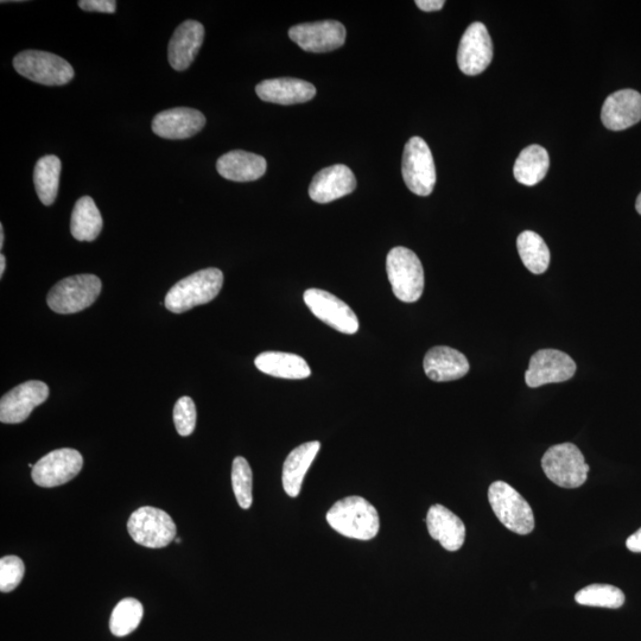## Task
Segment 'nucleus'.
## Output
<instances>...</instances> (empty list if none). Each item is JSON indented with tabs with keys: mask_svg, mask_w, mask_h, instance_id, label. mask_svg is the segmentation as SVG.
<instances>
[{
	"mask_svg": "<svg viewBox=\"0 0 641 641\" xmlns=\"http://www.w3.org/2000/svg\"><path fill=\"white\" fill-rule=\"evenodd\" d=\"M326 518L330 528L342 536L358 541H371L380 529L376 507L358 495L336 501Z\"/></svg>",
	"mask_w": 641,
	"mask_h": 641,
	"instance_id": "nucleus-1",
	"label": "nucleus"
},
{
	"mask_svg": "<svg viewBox=\"0 0 641 641\" xmlns=\"http://www.w3.org/2000/svg\"><path fill=\"white\" fill-rule=\"evenodd\" d=\"M224 285V274L209 268L195 272L176 283L165 296V307L171 313L182 314L194 307L207 304L217 297Z\"/></svg>",
	"mask_w": 641,
	"mask_h": 641,
	"instance_id": "nucleus-2",
	"label": "nucleus"
},
{
	"mask_svg": "<svg viewBox=\"0 0 641 641\" xmlns=\"http://www.w3.org/2000/svg\"><path fill=\"white\" fill-rule=\"evenodd\" d=\"M387 277L399 301L414 303L424 291V270L420 258L406 247L392 249L386 259Z\"/></svg>",
	"mask_w": 641,
	"mask_h": 641,
	"instance_id": "nucleus-3",
	"label": "nucleus"
},
{
	"mask_svg": "<svg viewBox=\"0 0 641 641\" xmlns=\"http://www.w3.org/2000/svg\"><path fill=\"white\" fill-rule=\"evenodd\" d=\"M488 500L500 523L518 535L535 529V517L528 501L504 481H495L488 490Z\"/></svg>",
	"mask_w": 641,
	"mask_h": 641,
	"instance_id": "nucleus-4",
	"label": "nucleus"
},
{
	"mask_svg": "<svg viewBox=\"0 0 641 641\" xmlns=\"http://www.w3.org/2000/svg\"><path fill=\"white\" fill-rule=\"evenodd\" d=\"M100 278L95 275H76L62 279L49 291L47 303L57 314L82 312L97 301L101 293Z\"/></svg>",
	"mask_w": 641,
	"mask_h": 641,
	"instance_id": "nucleus-5",
	"label": "nucleus"
},
{
	"mask_svg": "<svg viewBox=\"0 0 641 641\" xmlns=\"http://www.w3.org/2000/svg\"><path fill=\"white\" fill-rule=\"evenodd\" d=\"M542 467L548 479L563 488L581 487L588 479L585 456L573 443L551 447L543 456Z\"/></svg>",
	"mask_w": 641,
	"mask_h": 641,
	"instance_id": "nucleus-6",
	"label": "nucleus"
},
{
	"mask_svg": "<svg viewBox=\"0 0 641 641\" xmlns=\"http://www.w3.org/2000/svg\"><path fill=\"white\" fill-rule=\"evenodd\" d=\"M14 67L18 74L44 86H63L74 79L71 63L52 53L24 50L15 56Z\"/></svg>",
	"mask_w": 641,
	"mask_h": 641,
	"instance_id": "nucleus-7",
	"label": "nucleus"
},
{
	"mask_svg": "<svg viewBox=\"0 0 641 641\" xmlns=\"http://www.w3.org/2000/svg\"><path fill=\"white\" fill-rule=\"evenodd\" d=\"M133 541L149 549H162L174 541L176 524L167 512L144 506L133 512L128 522Z\"/></svg>",
	"mask_w": 641,
	"mask_h": 641,
	"instance_id": "nucleus-8",
	"label": "nucleus"
},
{
	"mask_svg": "<svg viewBox=\"0 0 641 641\" xmlns=\"http://www.w3.org/2000/svg\"><path fill=\"white\" fill-rule=\"evenodd\" d=\"M403 179L412 193L429 196L436 184V167L433 154L421 137H412L406 143L402 164Z\"/></svg>",
	"mask_w": 641,
	"mask_h": 641,
	"instance_id": "nucleus-9",
	"label": "nucleus"
},
{
	"mask_svg": "<svg viewBox=\"0 0 641 641\" xmlns=\"http://www.w3.org/2000/svg\"><path fill=\"white\" fill-rule=\"evenodd\" d=\"M303 298L310 312L329 327L349 335L358 332V316L339 297L325 290L308 289Z\"/></svg>",
	"mask_w": 641,
	"mask_h": 641,
	"instance_id": "nucleus-10",
	"label": "nucleus"
},
{
	"mask_svg": "<svg viewBox=\"0 0 641 641\" xmlns=\"http://www.w3.org/2000/svg\"><path fill=\"white\" fill-rule=\"evenodd\" d=\"M84 467V458L78 450L62 448L50 452L34 465L33 478L35 484L44 488H52L72 481Z\"/></svg>",
	"mask_w": 641,
	"mask_h": 641,
	"instance_id": "nucleus-11",
	"label": "nucleus"
},
{
	"mask_svg": "<svg viewBox=\"0 0 641 641\" xmlns=\"http://www.w3.org/2000/svg\"><path fill=\"white\" fill-rule=\"evenodd\" d=\"M576 364L568 354L557 349H541L533 354L525 382L532 389L545 384L563 383L574 377Z\"/></svg>",
	"mask_w": 641,
	"mask_h": 641,
	"instance_id": "nucleus-12",
	"label": "nucleus"
},
{
	"mask_svg": "<svg viewBox=\"0 0 641 641\" xmlns=\"http://www.w3.org/2000/svg\"><path fill=\"white\" fill-rule=\"evenodd\" d=\"M289 37L308 53H328L344 46L346 28L338 21H322L295 25Z\"/></svg>",
	"mask_w": 641,
	"mask_h": 641,
	"instance_id": "nucleus-13",
	"label": "nucleus"
},
{
	"mask_svg": "<svg viewBox=\"0 0 641 641\" xmlns=\"http://www.w3.org/2000/svg\"><path fill=\"white\" fill-rule=\"evenodd\" d=\"M493 60V43L484 24L475 22L463 34L458 50V65L466 75L485 72Z\"/></svg>",
	"mask_w": 641,
	"mask_h": 641,
	"instance_id": "nucleus-14",
	"label": "nucleus"
},
{
	"mask_svg": "<svg viewBox=\"0 0 641 641\" xmlns=\"http://www.w3.org/2000/svg\"><path fill=\"white\" fill-rule=\"evenodd\" d=\"M48 397V385L38 380L16 386L0 401V422L18 424L27 421L31 412L46 402Z\"/></svg>",
	"mask_w": 641,
	"mask_h": 641,
	"instance_id": "nucleus-15",
	"label": "nucleus"
},
{
	"mask_svg": "<svg viewBox=\"0 0 641 641\" xmlns=\"http://www.w3.org/2000/svg\"><path fill=\"white\" fill-rule=\"evenodd\" d=\"M357 188L353 171L344 164H335L317 173L309 186V195L317 203L344 198Z\"/></svg>",
	"mask_w": 641,
	"mask_h": 641,
	"instance_id": "nucleus-16",
	"label": "nucleus"
},
{
	"mask_svg": "<svg viewBox=\"0 0 641 641\" xmlns=\"http://www.w3.org/2000/svg\"><path fill=\"white\" fill-rule=\"evenodd\" d=\"M206 125V117L194 109L177 107L158 113L152 122V131L165 139H187L199 133Z\"/></svg>",
	"mask_w": 641,
	"mask_h": 641,
	"instance_id": "nucleus-17",
	"label": "nucleus"
},
{
	"mask_svg": "<svg viewBox=\"0 0 641 641\" xmlns=\"http://www.w3.org/2000/svg\"><path fill=\"white\" fill-rule=\"evenodd\" d=\"M608 130L623 131L641 120V94L633 90L615 92L606 99L601 111Z\"/></svg>",
	"mask_w": 641,
	"mask_h": 641,
	"instance_id": "nucleus-18",
	"label": "nucleus"
},
{
	"mask_svg": "<svg viewBox=\"0 0 641 641\" xmlns=\"http://www.w3.org/2000/svg\"><path fill=\"white\" fill-rule=\"evenodd\" d=\"M205 40V28L200 22L186 21L175 30L168 49L170 66L186 71L192 65Z\"/></svg>",
	"mask_w": 641,
	"mask_h": 641,
	"instance_id": "nucleus-19",
	"label": "nucleus"
},
{
	"mask_svg": "<svg viewBox=\"0 0 641 641\" xmlns=\"http://www.w3.org/2000/svg\"><path fill=\"white\" fill-rule=\"evenodd\" d=\"M256 93L265 103L295 105L312 100L316 95V88L308 81L278 78L260 82Z\"/></svg>",
	"mask_w": 641,
	"mask_h": 641,
	"instance_id": "nucleus-20",
	"label": "nucleus"
},
{
	"mask_svg": "<svg viewBox=\"0 0 641 641\" xmlns=\"http://www.w3.org/2000/svg\"><path fill=\"white\" fill-rule=\"evenodd\" d=\"M429 535L447 551H458L465 544L466 526L455 513L443 505L430 507L427 514Z\"/></svg>",
	"mask_w": 641,
	"mask_h": 641,
	"instance_id": "nucleus-21",
	"label": "nucleus"
},
{
	"mask_svg": "<svg viewBox=\"0 0 641 641\" xmlns=\"http://www.w3.org/2000/svg\"><path fill=\"white\" fill-rule=\"evenodd\" d=\"M423 366L427 377L437 383L461 379L469 372L465 355L446 346L431 348L425 354Z\"/></svg>",
	"mask_w": 641,
	"mask_h": 641,
	"instance_id": "nucleus-22",
	"label": "nucleus"
},
{
	"mask_svg": "<svg viewBox=\"0 0 641 641\" xmlns=\"http://www.w3.org/2000/svg\"><path fill=\"white\" fill-rule=\"evenodd\" d=\"M265 158L252 152L234 150L222 155L217 162L218 173L226 180L252 182L266 173Z\"/></svg>",
	"mask_w": 641,
	"mask_h": 641,
	"instance_id": "nucleus-23",
	"label": "nucleus"
},
{
	"mask_svg": "<svg viewBox=\"0 0 641 641\" xmlns=\"http://www.w3.org/2000/svg\"><path fill=\"white\" fill-rule=\"evenodd\" d=\"M319 441L307 442L298 446L288 455L283 466V488L291 498L300 495L304 477L312 467L316 455L319 454Z\"/></svg>",
	"mask_w": 641,
	"mask_h": 641,
	"instance_id": "nucleus-24",
	"label": "nucleus"
},
{
	"mask_svg": "<svg viewBox=\"0 0 641 641\" xmlns=\"http://www.w3.org/2000/svg\"><path fill=\"white\" fill-rule=\"evenodd\" d=\"M255 365L260 372L283 379H306L312 370L300 355L284 352H264L259 354Z\"/></svg>",
	"mask_w": 641,
	"mask_h": 641,
	"instance_id": "nucleus-25",
	"label": "nucleus"
},
{
	"mask_svg": "<svg viewBox=\"0 0 641 641\" xmlns=\"http://www.w3.org/2000/svg\"><path fill=\"white\" fill-rule=\"evenodd\" d=\"M550 168L548 151L541 145H530L525 148L514 163V177L524 186H536L544 180Z\"/></svg>",
	"mask_w": 641,
	"mask_h": 641,
	"instance_id": "nucleus-26",
	"label": "nucleus"
},
{
	"mask_svg": "<svg viewBox=\"0 0 641 641\" xmlns=\"http://www.w3.org/2000/svg\"><path fill=\"white\" fill-rule=\"evenodd\" d=\"M103 230V217L91 196H84L75 203L72 219V236L79 241H94Z\"/></svg>",
	"mask_w": 641,
	"mask_h": 641,
	"instance_id": "nucleus-27",
	"label": "nucleus"
},
{
	"mask_svg": "<svg viewBox=\"0 0 641 641\" xmlns=\"http://www.w3.org/2000/svg\"><path fill=\"white\" fill-rule=\"evenodd\" d=\"M62 163L60 158L48 155L40 158L34 170V183L38 198L44 206H52L59 193Z\"/></svg>",
	"mask_w": 641,
	"mask_h": 641,
	"instance_id": "nucleus-28",
	"label": "nucleus"
},
{
	"mask_svg": "<svg viewBox=\"0 0 641 641\" xmlns=\"http://www.w3.org/2000/svg\"><path fill=\"white\" fill-rule=\"evenodd\" d=\"M517 247L526 269L542 275L550 265V250L544 239L532 231H525L517 239Z\"/></svg>",
	"mask_w": 641,
	"mask_h": 641,
	"instance_id": "nucleus-29",
	"label": "nucleus"
},
{
	"mask_svg": "<svg viewBox=\"0 0 641 641\" xmlns=\"http://www.w3.org/2000/svg\"><path fill=\"white\" fill-rule=\"evenodd\" d=\"M144 608L141 602L133 598H126L114 607L110 630L113 636L126 637L137 630L143 619Z\"/></svg>",
	"mask_w": 641,
	"mask_h": 641,
	"instance_id": "nucleus-30",
	"label": "nucleus"
},
{
	"mask_svg": "<svg viewBox=\"0 0 641 641\" xmlns=\"http://www.w3.org/2000/svg\"><path fill=\"white\" fill-rule=\"evenodd\" d=\"M575 601L582 606L617 609L625 604V594L618 587L596 583L581 589Z\"/></svg>",
	"mask_w": 641,
	"mask_h": 641,
	"instance_id": "nucleus-31",
	"label": "nucleus"
},
{
	"mask_svg": "<svg viewBox=\"0 0 641 641\" xmlns=\"http://www.w3.org/2000/svg\"><path fill=\"white\" fill-rule=\"evenodd\" d=\"M232 487L241 509L249 510L253 503V474L249 462L243 456L234 459Z\"/></svg>",
	"mask_w": 641,
	"mask_h": 641,
	"instance_id": "nucleus-32",
	"label": "nucleus"
},
{
	"mask_svg": "<svg viewBox=\"0 0 641 641\" xmlns=\"http://www.w3.org/2000/svg\"><path fill=\"white\" fill-rule=\"evenodd\" d=\"M25 574L24 562L17 556H5L0 560V592L10 593L23 580Z\"/></svg>",
	"mask_w": 641,
	"mask_h": 641,
	"instance_id": "nucleus-33",
	"label": "nucleus"
},
{
	"mask_svg": "<svg viewBox=\"0 0 641 641\" xmlns=\"http://www.w3.org/2000/svg\"><path fill=\"white\" fill-rule=\"evenodd\" d=\"M196 406L192 398L182 397L174 406V423L177 433L186 437L194 433L196 427Z\"/></svg>",
	"mask_w": 641,
	"mask_h": 641,
	"instance_id": "nucleus-34",
	"label": "nucleus"
},
{
	"mask_svg": "<svg viewBox=\"0 0 641 641\" xmlns=\"http://www.w3.org/2000/svg\"><path fill=\"white\" fill-rule=\"evenodd\" d=\"M78 5L82 10L104 14H114L117 10V2L114 0H81Z\"/></svg>",
	"mask_w": 641,
	"mask_h": 641,
	"instance_id": "nucleus-35",
	"label": "nucleus"
},
{
	"mask_svg": "<svg viewBox=\"0 0 641 641\" xmlns=\"http://www.w3.org/2000/svg\"><path fill=\"white\" fill-rule=\"evenodd\" d=\"M446 2L443 0H417L416 5L423 11H440Z\"/></svg>",
	"mask_w": 641,
	"mask_h": 641,
	"instance_id": "nucleus-36",
	"label": "nucleus"
},
{
	"mask_svg": "<svg viewBox=\"0 0 641 641\" xmlns=\"http://www.w3.org/2000/svg\"><path fill=\"white\" fill-rule=\"evenodd\" d=\"M626 547L632 552H641V528L627 538Z\"/></svg>",
	"mask_w": 641,
	"mask_h": 641,
	"instance_id": "nucleus-37",
	"label": "nucleus"
},
{
	"mask_svg": "<svg viewBox=\"0 0 641 641\" xmlns=\"http://www.w3.org/2000/svg\"><path fill=\"white\" fill-rule=\"evenodd\" d=\"M5 268H6V258L4 255H0V277L4 276Z\"/></svg>",
	"mask_w": 641,
	"mask_h": 641,
	"instance_id": "nucleus-38",
	"label": "nucleus"
},
{
	"mask_svg": "<svg viewBox=\"0 0 641 641\" xmlns=\"http://www.w3.org/2000/svg\"><path fill=\"white\" fill-rule=\"evenodd\" d=\"M4 239H5L4 226L0 225V249H3L4 247Z\"/></svg>",
	"mask_w": 641,
	"mask_h": 641,
	"instance_id": "nucleus-39",
	"label": "nucleus"
},
{
	"mask_svg": "<svg viewBox=\"0 0 641 641\" xmlns=\"http://www.w3.org/2000/svg\"><path fill=\"white\" fill-rule=\"evenodd\" d=\"M636 209H637V212L641 215V193L639 194L636 202Z\"/></svg>",
	"mask_w": 641,
	"mask_h": 641,
	"instance_id": "nucleus-40",
	"label": "nucleus"
},
{
	"mask_svg": "<svg viewBox=\"0 0 641 641\" xmlns=\"http://www.w3.org/2000/svg\"><path fill=\"white\" fill-rule=\"evenodd\" d=\"M176 543L181 544V538H176Z\"/></svg>",
	"mask_w": 641,
	"mask_h": 641,
	"instance_id": "nucleus-41",
	"label": "nucleus"
}]
</instances>
